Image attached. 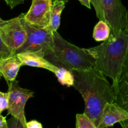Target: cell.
<instances>
[{
	"mask_svg": "<svg viewBox=\"0 0 128 128\" xmlns=\"http://www.w3.org/2000/svg\"><path fill=\"white\" fill-rule=\"evenodd\" d=\"M21 66V60L17 55L13 54L8 57L0 59V74L8 83L16 79Z\"/></svg>",
	"mask_w": 128,
	"mask_h": 128,
	"instance_id": "cell-11",
	"label": "cell"
},
{
	"mask_svg": "<svg viewBox=\"0 0 128 128\" xmlns=\"http://www.w3.org/2000/svg\"><path fill=\"white\" fill-rule=\"evenodd\" d=\"M114 102L128 112V77L121 75L117 84L112 86Z\"/></svg>",
	"mask_w": 128,
	"mask_h": 128,
	"instance_id": "cell-12",
	"label": "cell"
},
{
	"mask_svg": "<svg viewBox=\"0 0 128 128\" xmlns=\"http://www.w3.org/2000/svg\"><path fill=\"white\" fill-rule=\"evenodd\" d=\"M26 128H42V125L40 122L32 120L26 122Z\"/></svg>",
	"mask_w": 128,
	"mask_h": 128,
	"instance_id": "cell-23",
	"label": "cell"
},
{
	"mask_svg": "<svg viewBox=\"0 0 128 128\" xmlns=\"http://www.w3.org/2000/svg\"><path fill=\"white\" fill-rule=\"evenodd\" d=\"M72 86L82 95L85 103L84 114L98 127L102 110L106 104L114 102L112 85L94 68L86 70H71Z\"/></svg>",
	"mask_w": 128,
	"mask_h": 128,
	"instance_id": "cell-1",
	"label": "cell"
},
{
	"mask_svg": "<svg viewBox=\"0 0 128 128\" xmlns=\"http://www.w3.org/2000/svg\"><path fill=\"white\" fill-rule=\"evenodd\" d=\"M15 55H17L21 60L22 66L28 65L34 67L42 68L53 73L56 72L58 69V67L50 62L44 57L34 53L21 52Z\"/></svg>",
	"mask_w": 128,
	"mask_h": 128,
	"instance_id": "cell-10",
	"label": "cell"
},
{
	"mask_svg": "<svg viewBox=\"0 0 128 128\" xmlns=\"http://www.w3.org/2000/svg\"><path fill=\"white\" fill-rule=\"evenodd\" d=\"M22 13L21 21L26 31V39L23 45L15 51L14 54L31 52L45 56L52 53L54 50L53 31L48 27L36 28L31 26L24 18Z\"/></svg>",
	"mask_w": 128,
	"mask_h": 128,
	"instance_id": "cell-4",
	"label": "cell"
},
{
	"mask_svg": "<svg viewBox=\"0 0 128 128\" xmlns=\"http://www.w3.org/2000/svg\"><path fill=\"white\" fill-rule=\"evenodd\" d=\"M0 128H8L6 117L0 114Z\"/></svg>",
	"mask_w": 128,
	"mask_h": 128,
	"instance_id": "cell-24",
	"label": "cell"
},
{
	"mask_svg": "<svg viewBox=\"0 0 128 128\" xmlns=\"http://www.w3.org/2000/svg\"><path fill=\"white\" fill-rule=\"evenodd\" d=\"M57 128H60V127H58Z\"/></svg>",
	"mask_w": 128,
	"mask_h": 128,
	"instance_id": "cell-30",
	"label": "cell"
},
{
	"mask_svg": "<svg viewBox=\"0 0 128 128\" xmlns=\"http://www.w3.org/2000/svg\"><path fill=\"white\" fill-rule=\"evenodd\" d=\"M78 1L81 3V5H84L88 8L91 9V1H90V0H78Z\"/></svg>",
	"mask_w": 128,
	"mask_h": 128,
	"instance_id": "cell-25",
	"label": "cell"
},
{
	"mask_svg": "<svg viewBox=\"0 0 128 128\" xmlns=\"http://www.w3.org/2000/svg\"><path fill=\"white\" fill-rule=\"evenodd\" d=\"M7 125L8 128H26L19 119L12 116L7 120Z\"/></svg>",
	"mask_w": 128,
	"mask_h": 128,
	"instance_id": "cell-20",
	"label": "cell"
},
{
	"mask_svg": "<svg viewBox=\"0 0 128 128\" xmlns=\"http://www.w3.org/2000/svg\"><path fill=\"white\" fill-rule=\"evenodd\" d=\"M54 50L45 58L57 67L70 70H86L94 68L95 60L87 48L78 47L64 39L58 31H53Z\"/></svg>",
	"mask_w": 128,
	"mask_h": 128,
	"instance_id": "cell-3",
	"label": "cell"
},
{
	"mask_svg": "<svg viewBox=\"0 0 128 128\" xmlns=\"http://www.w3.org/2000/svg\"><path fill=\"white\" fill-rule=\"evenodd\" d=\"M13 54H14V51L5 44L0 35V59L8 57Z\"/></svg>",
	"mask_w": 128,
	"mask_h": 128,
	"instance_id": "cell-17",
	"label": "cell"
},
{
	"mask_svg": "<svg viewBox=\"0 0 128 128\" xmlns=\"http://www.w3.org/2000/svg\"><path fill=\"white\" fill-rule=\"evenodd\" d=\"M52 0H32V4L27 13L25 21L36 28L48 27Z\"/></svg>",
	"mask_w": 128,
	"mask_h": 128,
	"instance_id": "cell-8",
	"label": "cell"
},
{
	"mask_svg": "<svg viewBox=\"0 0 128 128\" xmlns=\"http://www.w3.org/2000/svg\"><path fill=\"white\" fill-rule=\"evenodd\" d=\"M76 128H97L91 119L84 114H76Z\"/></svg>",
	"mask_w": 128,
	"mask_h": 128,
	"instance_id": "cell-16",
	"label": "cell"
},
{
	"mask_svg": "<svg viewBox=\"0 0 128 128\" xmlns=\"http://www.w3.org/2000/svg\"><path fill=\"white\" fill-rule=\"evenodd\" d=\"M65 8V2L61 0H52L49 28L52 31H56L60 27L61 15Z\"/></svg>",
	"mask_w": 128,
	"mask_h": 128,
	"instance_id": "cell-13",
	"label": "cell"
},
{
	"mask_svg": "<svg viewBox=\"0 0 128 128\" xmlns=\"http://www.w3.org/2000/svg\"><path fill=\"white\" fill-rule=\"evenodd\" d=\"M124 31L128 33V9L127 10V11H126V23Z\"/></svg>",
	"mask_w": 128,
	"mask_h": 128,
	"instance_id": "cell-27",
	"label": "cell"
},
{
	"mask_svg": "<svg viewBox=\"0 0 128 128\" xmlns=\"http://www.w3.org/2000/svg\"><path fill=\"white\" fill-rule=\"evenodd\" d=\"M128 46V33L124 30L110 34L100 45L87 48L94 58V68L112 80V86L120 79Z\"/></svg>",
	"mask_w": 128,
	"mask_h": 128,
	"instance_id": "cell-2",
	"label": "cell"
},
{
	"mask_svg": "<svg viewBox=\"0 0 128 128\" xmlns=\"http://www.w3.org/2000/svg\"><path fill=\"white\" fill-rule=\"evenodd\" d=\"M90 1H91V3L93 5L97 17L100 19V20L104 21L103 9H102L101 0H90Z\"/></svg>",
	"mask_w": 128,
	"mask_h": 128,
	"instance_id": "cell-18",
	"label": "cell"
},
{
	"mask_svg": "<svg viewBox=\"0 0 128 128\" xmlns=\"http://www.w3.org/2000/svg\"><path fill=\"white\" fill-rule=\"evenodd\" d=\"M101 2L104 21L110 26L111 32L116 34L124 30L126 23L127 10L121 0H101Z\"/></svg>",
	"mask_w": 128,
	"mask_h": 128,
	"instance_id": "cell-7",
	"label": "cell"
},
{
	"mask_svg": "<svg viewBox=\"0 0 128 128\" xmlns=\"http://www.w3.org/2000/svg\"><path fill=\"white\" fill-rule=\"evenodd\" d=\"M22 13L14 18L7 20L0 28V35L4 42L14 51L20 48L26 39V31L21 21Z\"/></svg>",
	"mask_w": 128,
	"mask_h": 128,
	"instance_id": "cell-6",
	"label": "cell"
},
{
	"mask_svg": "<svg viewBox=\"0 0 128 128\" xmlns=\"http://www.w3.org/2000/svg\"><path fill=\"white\" fill-rule=\"evenodd\" d=\"M128 119V112L116 103H108L103 108L97 128H108Z\"/></svg>",
	"mask_w": 128,
	"mask_h": 128,
	"instance_id": "cell-9",
	"label": "cell"
},
{
	"mask_svg": "<svg viewBox=\"0 0 128 128\" xmlns=\"http://www.w3.org/2000/svg\"><path fill=\"white\" fill-rule=\"evenodd\" d=\"M111 32V28L107 23L102 20H100L94 26L92 37L96 41H104L108 38Z\"/></svg>",
	"mask_w": 128,
	"mask_h": 128,
	"instance_id": "cell-14",
	"label": "cell"
},
{
	"mask_svg": "<svg viewBox=\"0 0 128 128\" xmlns=\"http://www.w3.org/2000/svg\"><path fill=\"white\" fill-rule=\"evenodd\" d=\"M6 23V21H4V20H2V19L0 18V28L2 27Z\"/></svg>",
	"mask_w": 128,
	"mask_h": 128,
	"instance_id": "cell-28",
	"label": "cell"
},
{
	"mask_svg": "<svg viewBox=\"0 0 128 128\" xmlns=\"http://www.w3.org/2000/svg\"><path fill=\"white\" fill-rule=\"evenodd\" d=\"M8 6H9L11 9H13L18 5L22 4L24 3L25 0H4Z\"/></svg>",
	"mask_w": 128,
	"mask_h": 128,
	"instance_id": "cell-22",
	"label": "cell"
},
{
	"mask_svg": "<svg viewBox=\"0 0 128 128\" xmlns=\"http://www.w3.org/2000/svg\"><path fill=\"white\" fill-rule=\"evenodd\" d=\"M54 74L57 77L58 80L62 85H66L67 87L73 85L74 79L73 74H72L71 70L63 67H58Z\"/></svg>",
	"mask_w": 128,
	"mask_h": 128,
	"instance_id": "cell-15",
	"label": "cell"
},
{
	"mask_svg": "<svg viewBox=\"0 0 128 128\" xmlns=\"http://www.w3.org/2000/svg\"><path fill=\"white\" fill-rule=\"evenodd\" d=\"M121 75H124L128 77V46L126 51V56H125L123 66H122V72Z\"/></svg>",
	"mask_w": 128,
	"mask_h": 128,
	"instance_id": "cell-21",
	"label": "cell"
},
{
	"mask_svg": "<svg viewBox=\"0 0 128 128\" xmlns=\"http://www.w3.org/2000/svg\"><path fill=\"white\" fill-rule=\"evenodd\" d=\"M8 84V113L12 117L17 118L22 125L26 127L24 107L27 100L34 96V92L21 87L19 82L15 80Z\"/></svg>",
	"mask_w": 128,
	"mask_h": 128,
	"instance_id": "cell-5",
	"label": "cell"
},
{
	"mask_svg": "<svg viewBox=\"0 0 128 128\" xmlns=\"http://www.w3.org/2000/svg\"><path fill=\"white\" fill-rule=\"evenodd\" d=\"M61 1H63L64 2H65V3H66V2H68V1H69V0H61Z\"/></svg>",
	"mask_w": 128,
	"mask_h": 128,
	"instance_id": "cell-29",
	"label": "cell"
},
{
	"mask_svg": "<svg viewBox=\"0 0 128 128\" xmlns=\"http://www.w3.org/2000/svg\"><path fill=\"white\" fill-rule=\"evenodd\" d=\"M120 124H121L122 128H128V119L124 120V121L120 122Z\"/></svg>",
	"mask_w": 128,
	"mask_h": 128,
	"instance_id": "cell-26",
	"label": "cell"
},
{
	"mask_svg": "<svg viewBox=\"0 0 128 128\" xmlns=\"http://www.w3.org/2000/svg\"><path fill=\"white\" fill-rule=\"evenodd\" d=\"M8 93L0 91V114L8 108Z\"/></svg>",
	"mask_w": 128,
	"mask_h": 128,
	"instance_id": "cell-19",
	"label": "cell"
}]
</instances>
